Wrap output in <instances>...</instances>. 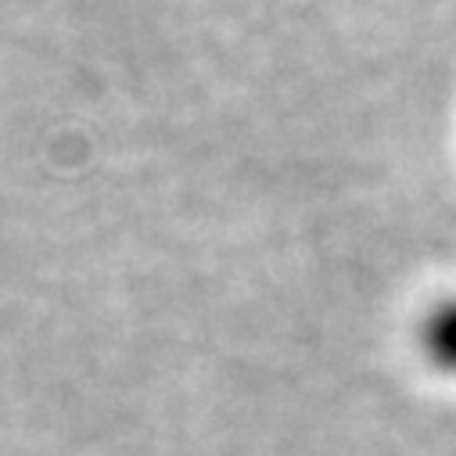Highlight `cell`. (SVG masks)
I'll return each mask as SVG.
<instances>
[{
    "label": "cell",
    "mask_w": 456,
    "mask_h": 456,
    "mask_svg": "<svg viewBox=\"0 0 456 456\" xmlns=\"http://www.w3.org/2000/svg\"><path fill=\"white\" fill-rule=\"evenodd\" d=\"M420 349L442 374H456V295L438 298L420 323Z\"/></svg>",
    "instance_id": "1"
}]
</instances>
